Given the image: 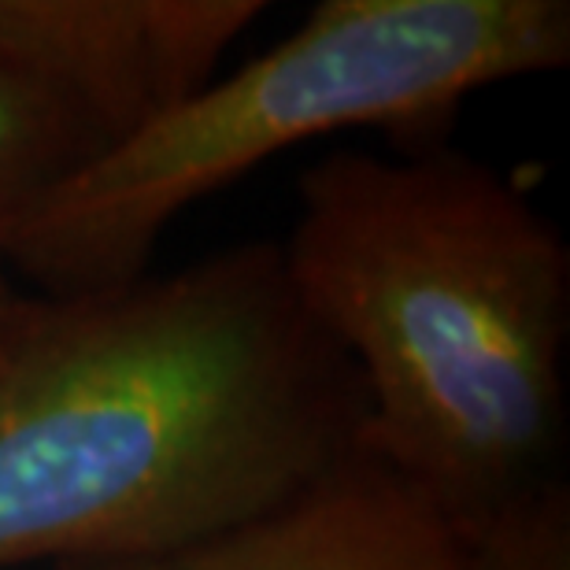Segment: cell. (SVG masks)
<instances>
[{
	"label": "cell",
	"mask_w": 570,
	"mask_h": 570,
	"mask_svg": "<svg viewBox=\"0 0 570 570\" xmlns=\"http://www.w3.org/2000/svg\"><path fill=\"white\" fill-rule=\"evenodd\" d=\"M363 423L275 242L108 293H22L0 334V570L204 541L348 455Z\"/></svg>",
	"instance_id": "6da1fadb"
},
{
	"label": "cell",
	"mask_w": 570,
	"mask_h": 570,
	"mask_svg": "<svg viewBox=\"0 0 570 570\" xmlns=\"http://www.w3.org/2000/svg\"><path fill=\"white\" fill-rule=\"evenodd\" d=\"M8 312H11V304H8V307H0V334H4V318H8Z\"/></svg>",
	"instance_id": "ba28073f"
},
{
	"label": "cell",
	"mask_w": 570,
	"mask_h": 570,
	"mask_svg": "<svg viewBox=\"0 0 570 570\" xmlns=\"http://www.w3.org/2000/svg\"><path fill=\"white\" fill-rule=\"evenodd\" d=\"M264 11V0H0V60L108 153L200 94Z\"/></svg>",
	"instance_id": "277c9868"
},
{
	"label": "cell",
	"mask_w": 570,
	"mask_h": 570,
	"mask_svg": "<svg viewBox=\"0 0 570 570\" xmlns=\"http://www.w3.org/2000/svg\"><path fill=\"white\" fill-rule=\"evenodd\" d=\"M567 63V0H323L289 38L75 170L19 230L11 278L49 301L122 289L181 212L278 153L360 127L430 148L478 89Z\"/></svg>",
	"instance_id": "3957f363"
},
{
	"label": "cell",
	"mask_w": 570,
	"mask_h": 570,
	"mask_svg": "<svg viewBox=\"0 0 570 570\" xmlns=\"http://www.w3.org/2000/svg\"><path fill=\"white\" fill-rule=\"evenodd\" d=\"M466 570H570V489L560 474L511 497L463 533Z\"/></svg>",
	"instance_id": "52a82bcc"
},
{
	"label": "cell",
	"mask_w": 570,
	"mask_h": 570,
	"mask_svg": "<svg viewBox=\"0 0 570 570\" xmlns=\"http://www.w3.org/2000/svg\"><path fill=\"white\" fill-rule=\"evenodd\" d=\"M363 385V444L471 533L560 474L570 248L522 181L455 148H337L278 245Z\"/></svg>",
	"instance_id": "7a4b0ae2"
},
{
	"label": "cell",
	"mask_w": 570,
	"mask_h": 570,
	"mask_svg": "<svg viewBox=\"0 0 570 570\" xmlns=\"http://www.w3.org/2000/svg\"><path fill=\"white\" fill-rule=\"evenodd\" d=\"M97 156L94 138L56 100L0 60V307L22 296L11 278L19 230Z\"/></svg>",
	"instance_id": "8992f818"
},
{
	"label": "cell",
	"mask_w": 570,
	"mask_h": 570,
	"mask_svg": "<svg viewBox=\"0 0 570 570\" xmlns=\"http://www.w3.org/2000/svg\"><path fill=\"white\" fill-rule=\"evenodd\" d=\"M56 570H466L463 538L415 482L356 444L237 527L181 549Z\"/></svg>",
	"instance_id": "5b68a950"
}]
</instances>
